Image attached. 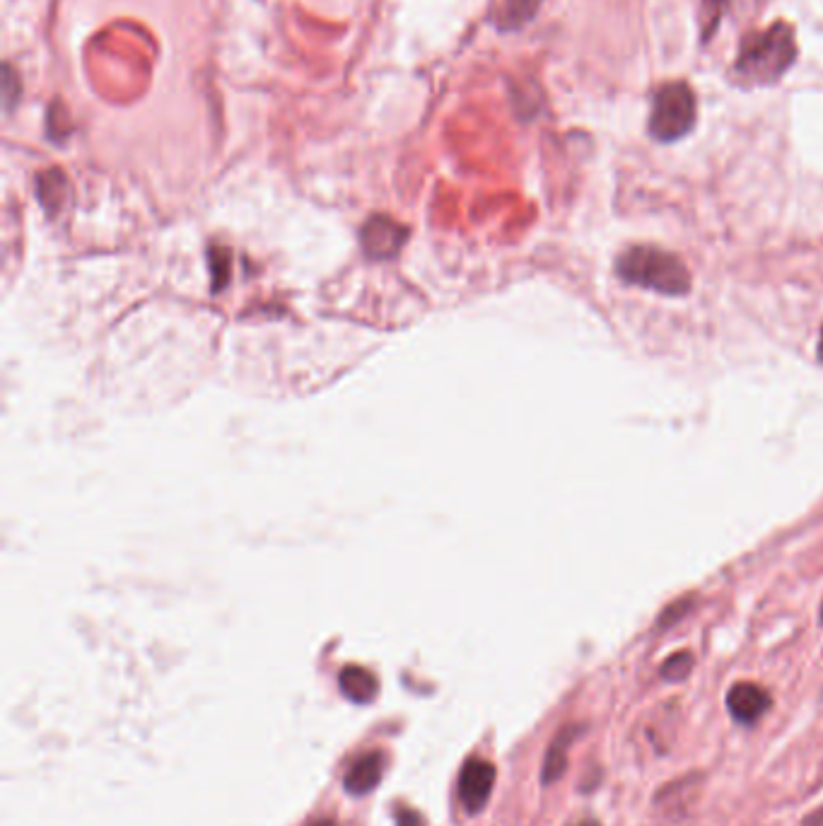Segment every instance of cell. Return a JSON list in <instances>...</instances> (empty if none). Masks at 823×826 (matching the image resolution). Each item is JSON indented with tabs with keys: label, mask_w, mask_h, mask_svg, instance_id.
<instances>
[{
	"label": "cell",
	"mask_w": 823,
	"mask_h": 826,
	"mask_svg": "<svg viewBox=\"0 0 823 826\" xmlns=\"http://www.w3.org/2000/svg\"><path fill=\"white\" fill-rule=\"evenodd\" d=\"M797 63L795 29L787 22H775L763 32H751L741 39L732 66V83L741 90L770 87L785 78Z\"/></svg>",
	"instance_id": "cell-1"
},
{
	"label": "cell",
	"mask_w": 823,
	"mask_h": 826,
	"mask_svg": "<svg viewBox=\"0 0 823 826\" xmlns=\"http://www.w3.org/2000/svg\"><path fill=\"white\" fill-rule=\"evenodd\" d=\"M616 273L623 283L647 288L652 293L681 295L691 293V271L676 254L667 249L650 247V244H635L623 249L616 257Z\"/></svg>",
	"instance_id": "cell-2"
},
{
	"label": "cell",
	"mask_w": 823,
	"mask_h": 826,
	"mask_svg": "<svg viewBox=\"0 0 823 826\" xmlns=\"http://www.w3.org/2000/svg\"><path fill=\"white\" fill-rule=\"evenodd\" d=\"M698 121V102L693 87L684 80H671L657 87L652 97L647 131L659 143H676L693 131Z\"/></svg>",
	"instance_id": "cell-3"
},
{
	"label": "cell",
	"mask_w": 823,
	"mask_h": 826,
	"mask_svg": "<svg viewBox=\"0 0 823 826\" xmlns=\"http://www.w3.org/2000/svg\"><path fill=\"white\" fill-rule=\"evenodd\" d=\"M495 785V766L486 759L466 761L459 773V798L469 814H478L488 805Z\"/></svg>",
	"instance_id": "cell-4"
},
{
	"label": "cell",
	"mask_w": 823,
	"mask_h": 826,
	"mask_svg": "<svg viewBox=\"0 0 823 826\" xmlns=\"http://www.w3.org/2000/svg\"><path fill=\"white\" fill-rule=\"evenodd\" d=\"M773 706V698L763 686L754 682H739L729 689L727 708L737 723L754 725L763 718Z\"/></svg>",
	"instance_id": "cell-5"
},
{
	"label": "cell",
	"mask_w": 823,
	"mask_h": 826,
	"mask_svg": "<svg viewBox=\"0 0 823 826\" xmlns=\"http://www.w3.org/2000/svg\"><path fill=\"white\" fill-rule=\"evenodd\" d=\"M382 776H384V754L367 752L363 756H358V759L350 764L346 778H343V788H346V793L360 798V795L372 793V790L379 785V781H382Z\"/></svg>",
	"instance_id": "cell-6"
},
{
	"label": "cell",
	"mask_w": 823,
	"mask_h": 826,
	"mask_svg": "<svg viewBox=\"0 0 823 826\" xmlns=\"http://www.w3.org/2000/svg\"><path fill=\"white\" fill-rule=\"evenodd\" d=\"M582 725H563L548 744V752L544 756V769H541V781L544 785H551L563 778L565 769H568V752L570 744L580 737Z\"/></svg>",
	"instance_id": "cell-7"
},
{
	"label": "cell",
	"mask_w": 823,
	"mask_h": 826,
	"mask_svg": "<svg viewBox=\"0 0 823 826\" xmlns=\"http://www.w3.org/2000/svg\"><path fill=\"white\" fill-rule=\"evenodd\" d=\"M700 781H703V778H700L698 773H693V776H684L679 778V781L664 785L657 795V805H662L667 812L684 814L688 807H691V802L698 798Z\"/></svg>",
	"instance_id": "cell-8"
},
{
	"label": "cell",
	"mask_w": 823,
	"mask_h": 826,
	"mask_svg": "<svg viewBox=\"0 0 823 826\" xmlns=\"http://www.w3.org/2000/svg\"><path fill=\"white\" fill-rule=\"evenodd\" d=\"M338 684H341L343 696L350 698L353 703H370L375 701L379 682L372 672L363 670V667H346L338 677Z\"/></svg>",
	"instance_id": "cell-9"
},
{
	"label": "cell",
	"mask_w": 823,
	"mask_h": 826,
	"mask_svg": "<svg viewBox=\"0 0 823 826\" xmlns=\"http://www.w3.org/2000/svg\"><path fill=\"white\" fill-rule=\"evenodd\" d=\"M541 8V0H503V8L498 15V27L505 32L524 27L534 20L536 10Z\"/></svg>",
	"instance_id": "cell-10"
},
{
	"label": "cell",
	"mask_w": 823,
	"mask_h": 826,
	"mask_svg": "<svg viewBox=\"0 0 823 826\" xmlns=\"http://www.w3.org/2000/svg\"><path fill=\"white\" fill-rule=\"evenodd\" d=\"M693 665H696V657H693V653H688V650H679V653L669 655L667 660L662 662L659 674H662V679H667V682H684L688 674L693 672Z\"/></svg>",
	"instance_id": "cell-11"
},
{
	"label": "cell",
	"mask_w": 823,
	"mask_h": 826,
	"mask_svg": "<svg viewBox=\"0 0 823 826\" xmlns=\"http://www.w3.org/2000/svg\"><path fill=\"white\" fill-rule=\"evenodd\" d=\"M693 604H696V597H681V599H676V602H671L669 607L664 609L662 614H659V619H657L659 631H664V628H671V626L679 624V621L684 619L688 612H691Z\"/></svg>",
	"instance_id": "cell-12"
},
{
	"label": "cell",
	"mask_w": 823,
	"mask_h": 826,
	"mask_svg": "<svg viewBox=\"0 0 823 826\" xmlns=\"http://www.w3.org/2000/svg\"><path fill=\"white\" fill-rule=\"evenodd\" d=\"M729 0H703V39H710L717 25L722 22Z\"/></svg>",
	"instance_id": "cell-13"
},
{
	"label": "cell",
	"mask_w": 823,
	"mask_h": 826,
	"mask_svg": "<svg viewBox=\"0 0 823 826\" xmlns=\"http://www.w3.org/2000/svg\"><path fill=\"white\" fill-rule=\"evenodd\" d=\"M396 826H425V822L418 812L399 810V814H396Z\"/></svg>",
	"instance_id": "cell-14"
},
{
	"label": "cell",
	"mask_w": 823,
	"mask_h": 826,
	"mask_svg": "<svg viewBox=\"0 0 823 826\" xmlns=\"http://www.w3.org/2000/svg\"><path fill=\"white\" fill-rule=\"evenodd\" d=\"M816 358H819V363H823V327L819 334V346H816Z\"/></svg>",
	"instance_id": "cell-15"
},
{
	"label": "cell",
	"mask_w": 823,
	"mask_h": 826,
	"mask_svg": "<svg viewBox=\"0 0 823 826\" xmlns=\"http://www.w3.org/2000/svg\"><path fill=\"white\" fill-rule=\"evenodd\" d=\"M312 826H336V824L331 822V819H319V822H314Z\"/></svg>",
	"instance_id": "cell-16"
},
{
	"label": "cell",
	"mask_w": 823,
	"mask_h": 826,
	"mask_svg": "<svg viewBox=\"0 0 823 826\" xmlns=\"http://www.w3.org/2000/svg\"><path fill=\"white\" fill-rule=\"evenodd\" d=\"M819 619H821V624H823V602H821V612H819Z\"/></svg>",
	"instance_id": "cell-17"
}]
</instances>
